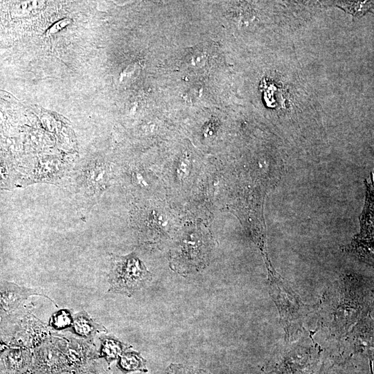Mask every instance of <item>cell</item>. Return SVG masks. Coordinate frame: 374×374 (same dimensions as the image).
<instances>
[{"label": "cell", "instance_id": "3", "mask_svg": "<svg viewBox=\"0 0 374 374\" xmlns=\"http://www.w3.org/2000/svg\"><path fill=\"white\" fill-rule=\"evenodd\" d=\"M366 195L364 207L359 215L360 231L355 235L351 242L341 247L359 260L370 265H373V221L374 190L373 175L364 181Z\"/></svg>", "mask_w": 374, "mask_h": 374}, {"label": "cell", "instance_id": "2", "mask_svg": "<svg viewBox=\"0 0 374 374\" xmlns=\"http://www.w3.org/2000/svg\"><path fill=\"white\" fill-rule=\"evenodd\" d=\"M152 275L134 253L113 255L109 274V292L131 296L151 280Z\"/></svg>", "mask_w": 374, "mask_h": 374}, {"label": "cell", "instance_id": "8", "mask_svg": "<svg viewBox=\"0 0 374 374\" xmlns=\"http://www.w3.org/2000/svg\"><path fill=\"white\" fill-rule=\"evenodd\" d=\"M71 23V19L69 18H65L57 21L52 26H51L46 31V35H50L56 33L60 31L67 25Z\"/></svg>", "mask_w": 374, "mask_h": 374}, {"label": "cell", "instance_id": "6", "mask_svg": "<svg viewBox=\"0 0 374 374\" xmlns=\"http://www.w3.org/2000/svg\"><path fill=\"white\" fill-rule=\"evenodd\" d=\"M165 374H211L205 370L183 364H171L166 370Z\"/></svg>", "mask_w": 374, "mask_h": 374}, {"label": "cell", "instance_id": "4", "mask_svg": "<svg viewBox=\"0 0 374 374\" xmlns=\"http://www.w3.org/2000/svg\"><path fill=\"white\" fill-rule=\"evenodd\" d=\"M319 355L310 350L291 351L269 366L265 374H314Z\"/></svg>", "mask_w": 374, "mask_h": 374}, {"label": "cell", "instance_id": "1", "mask_svg": "<svg viewBox=\"0 0 374 374\" xmlns=\"http://www.w3.org/2000/svg\"><path fill=\"white\" fill-rule=\"evenodd\" d=\"M211 249V239L202 231H185L170 251L171 267L180 274L197 271L207 265Z\"/></svg>", "mask_w": 374, "mask_h": 374}, {"label": "cell", "instance_id": "5", "mask_svg": "<svg viewBox=\"0 0 374 374\" xmlns=\"http://www.w3.org/2000/svg\"><path fill=\"white\" fill-rule=\"evenodd\" d=\"M73 329L80 335L89 336L97 329V325L84 312L77 314L74 318Z\"/></svg>", "mask_w": 374, "mask_h": 374}, {"label": "cell", "instance_id": "7", "mask_svg": "<svg viewBox=\"0 0 374 374\" xmlns=\"http://www.w3.org/2000/svg\"><path fill=\"white\" fill-rule=\"evenodd\" d=\"M121 366L125 370H143L144 362L135 355L124 356L121 361Z\"/></svg>", "mask_w": 374, "mask_h": 374}, {"label": "cell", "instance_id": "9", "mask_svg": "<svg viewBox=\"0 0 374 374\" xmlns=\"http://www.w3.org/2000/svg\"><path fill=\"white\" fill-rule=\"evenodd\" d=\"M314 374H345L341 369L336 368L335 366L323 364Z\"/></svg>", "mask_w": 374, "mask_h": 374}]
</instances>
